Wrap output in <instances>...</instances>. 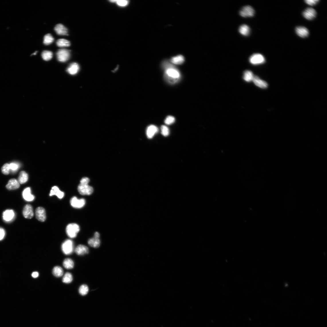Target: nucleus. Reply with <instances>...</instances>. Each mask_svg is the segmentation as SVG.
I'll return each mask as SVG.
<instances>
[{
  "instance_id": "obj_38",
  "label": "nucleus",
  "mask_w": 327,
  "mask_h": 327,
  "mask_svg": "<svg viewBox=\"0 0 327 327\" xmlns=\"http://www.w3.org/2000/svg\"><path fill=\"white\" fill-rule=\"evenodd\" d=\"M115 2L118 5L121 7H125L127 6L128 4V1L126 0H119V1H115Z\"/></svg>"
},
{
  "instance_id": "obj_8",
  "label": "nucleus",
  "mask_w": 327,
  "mask_h": 327,
  "mask_svg": "<svg viewBox=\"0 0 327 327\" xmlns=\"http://www.w3.org/2000/svg\"><path fill=\"white\" fill-rule=\"evenodd\" d=\"M70 202L71 205L73 207L81 208L85 205V201L83 198L79 199L76 197H74L71 199Z\"/></svg>"
},
{
  "instance_id": "obj_2",
  "label": "nucleus",
  "mask_w": 327,
  "mask_h": 327,
  "mask_svg": "<svg viewBox=\"0 0 327 327\" xmlns=\"http://www.w3.org/2000/svg\"><path fill=\"white\" fill-rule=\"evenodd\" d=\"M80 230V227L78 224L75 223L68 224L66 227V232L68 236L71 238L77 237Z\"/></svg>"
},
{
  "instance_id": "obj_16",
  "label": "nucleus",
  "mask_w": 327,
  "mask_h": 327,
  "mask_svg": "<svg viewBox=\"0 0 327 327\" xmlns=\"http://www.w3.org/2000/svg\"><path fill=\"white\" fill-rule=\"evenodd\" d=\"M75 251L76 253L79 255H83L89 252V249L87 246L82 244L78 245Z\"/></svg>"
},
{
  "instance_id": "obj_30",
  "label": "nucleus",
  "mask_w": 327,
  "mask_h": 327,
  "mask_svg": "<svg viewBox=\"0 0 327 327\" xmlns=\"http://www.w3.org/2000/svg\"><path fill=\"white\" fill-rule=\"evenodd\" d=\"M42 57L44 60L48 61L50 60L53 56L52 52L50 51L45 50L42 53Z\"/></svg>"
},
{
  "instance_id": "obj_39",
  "label": "nucleus",
  "mask_w": 327,
  "mask_h": 327,
  "mask_svg": "<svg viewBox=\"0 0 327 327\" xmlns=\"http://www.w3.org/2000/svg\"><path fill=\"white\" fill-rule=\"evenodd\" d=\"M319 1V0H306L305 1L307 4L312 6L317 4Z\"/></svg>"
},
{
  "instance_id": "obj_40",
  "label": "nucleus",
  "mask_w": 327,
  "mask_h": 327,
  "mask_svg": "<svg viewBox=\"0 0 327 327\" xmlns=\"http://www.w3.org/2000/svg\"><path fill=\"white\" fill-rule=\"evenodd\" d=\"M90 181L89 179L87 177L83 178L81 181L80 183L82 184L88 185Z\"/></svg>"
},
{
  "instance_id": "obj_22",
  "label": "nucleus",
  "mask_w": 327,
  "mask_h": 327,
  "mask_svg": "<svg viewBox=\"0 0 327 327\" xmlns=\"http://www.w3.org/2000/svg\"><path fill=\"white\" fill-rule=\"evenodd\" d=\"M99 238L94 236L93 238L89 240L88 244L92 247L95 248L99 247L100 244V241Z\"/></svg>"
},
{
  "instance_id": "obj_7",
  "label": "nucleus",
  "mask_w": 327,
  "mask_h": 327,
  "mask_svg": "<svg viewBox=\"0 0 327 327\" xmlns=\"http://www.w3.org/2000/svg\"><path fill=\"white\" fill-rule=\"evenodd\" d=\"M255 13L254 9L250 6H246L243 7L240 12V15L244 17H253Z\"/></svg>"
},
{
  "instance_id": "obj_13",
  "label": "nucleus",
  "mask_w": 327,
  "mask_h": 327,
  "mask_svg": "<svg viewBox=\"0 0 327 327\" xmlns=\"http://www.w3.org/2000/svg\"><path fill=\"white\" fill-rule=\"evenodd\" d=\"M56 34L59 35L68 36L67 29L61 24H57L54 28Z\"/></svg>"
},
{
  "instance_id": "obj_35",
  "label": "nucleus",
  "mask_w": 327,
  "mask_h": 327,
  "mask_svg": "<svg viewBox=\"0 0 327 327\" xmlns=\"http://www.w3.org/2000/svg\"><path fill=\"white\" fill-rule=\"evenodd\" d=\"M161 133L162 134L165 136H168L169 134V130L167 126H162L161 127Z\"/></svg>"
},
{
  "instance_id": "obj_5",
  "label": "nucleus",
  "mask_w": 327,
  "mask_h": 327,
  "mask_svg": "<svg viewBox=\"0 0 327 327\" xmlns=\"http://www.w3.org/2000/svg\"><path fill=\"white\" fill-rule=\"evenodd\" d=\"M78 190L80 194L82 195H91L93 192V187L88 185L80 184L78 186Z\"/></svg>"
},
{
  "instance_id": "obj_36",
  "label": "nucleus",
  "mask_w": 327,
  "mask_h": 327,
  "mask_svg": "<svg viewBox=\"0 0 327 327\" xmlns=\"http://www.w3.org/2000/svg\"><path fill=\"white\" fill-rule=\"evenodd\" d=\"M175 121V118L171 116H168L166 119L165 122L166 124L170 125L173 124Z\"/></svg>"
},
{
  "instance_id": "obj_3",
  "label": "nucleus",
  "mask_w": 327,
  "mask_h": 327,
  "mask_svg": "<svg viewBox=\"0 0 327 327\" xmlns=\"http://www.w3.org/2000/svg\"><path fill=\"white\" fill-rule=\"evenodd\" d=\"M71 51L65 49L59 50L56 53L58 60L62 62L67 61L71 57Z\"/></svg>"
},
{
  "instance_id": "obj_28",
  "label": "nucleus",
  "mask_w": 327,
  "mask_h": 327,
  "mask_svg": "<svg viewBox=\"0 0 327 327\" xmlns=\"http://www.w3.org/2000/svg\"><path fill=\"white\" fill-rule=\"evenodd\" d=\"M53 274L55 276L60 277L63 274V270L62 268L60 266H56L54 267L52 270Z\"/></svg>"
},
{
  "instance_id": "obj_25",
  "label": "nucleus",
  "mask_w": 327,
  "mask_h": 327,
  "mask_svg": "<svg viewBox=\"0 0 327 327\" xmlns=\"http://www.w3.org/2000/svg\"><path fill=\"white\" fill-rule=\"evenodd\" d=\"M254 76L251 71H246L244 73L243 79L246 82H250L253 81Z\"/></svg>"
},
{
  "instance_id": "obj_19",
  "label": "nucleus",
  "mask_w": 327,
  "mask_h": 327,
  "mask_svg": "<svg viewBox=\"0 0 327 327\" xmlns=\"http://www.w3.org/2000/svg\"><path fill=\"white\" fill-rule=\"evenodd\" d=\"M158 131V128L153 125L149 126L147 128L146 135L148 138H151Z\"/></svg>"
},
{
  "instance_id": "obj_17",
  "label": "nucleus",
  "mask_w": 327,
  "mask_h": 327,
  "mask_svg": "<svg viewBox=\"0 0 327 327\" xmlns=\"http://www.w3.org/2000/svg\"><path fill=\"white\" fill-rule=\"evenodd\" d=\"M19 186V183L18 181L15 179H12L9 181L6 187L8 189L11 190L17 189Z\"/></svg>"
},
{
  "instance_id": "obj_44",
  "label": "nucleus",
  "mask_w": 327,
  "mask_h": 327,
  "mask_svg": "<svg viewBox=\"0 0 327 327\" xmlns=\"http://www.w3.org/2000/svg\"><path fill=\"white\" fill-rule=\"evenodd\" d=\"M37 51H36L33 54H32V55H36L37 53Z\"/></svg>"
},
{
  "instance_id": "obj_21",
  "label": "nucleus",
  "mask_w": 327,
  "mask_h": 327,
  "mask_svg": "<svg viewBox=\"0 0 327 327\" xmlns=\"http://www.w3.org/2000/svg\"><path fill=\"white\" fill-rule=\"evenodd\" d=\"M252 81L257 87L260 88L265 89L267 87L268 84L267 83L260 79L258 77L254 76Z\"/></svg>"
},
{
  "instance_id": "obj_32",
  "label": "nucleus",
  "mask_w": 327,
  "mask_h": 327,
  "mask_svg": "<svg viewBox=\"0 0 327 327\" xmlns=\"http://www.w3.org/2000/svg\"><path fill=\"white\" fill-rule=\"evenodd\" d=\"M73 280V276L71 273L67 272L66 273L62 278V282L66 283H71Z\"/></svg>"
},
{
  "instance_id": "obj_24",
  "label": "nucleus",
  "mask_w": 327,
  "mask_h": 327,
  "mask_svg": "<svg viewBox=\"0 0 327 327\" xmlns=\"http://www.w3.org/2000/svg\"><path fill=\"white\" fill-rule=\"evenodd\" d=\"M239 31L241 34L244 36H247L250 34V29L248 26L244 24L240 27Z\"/></svg>"
},
{
  "instance_id": "obj_37",
  "label": "nucleus",
  "mask_w": 327,
  "mask_h": 327,
  "mask_svg": "<svg viewBox=\"0 0 327 327\" xmlns=\"http://www.w3.org/2000/svg\"><path fill=\"white\" fill-rule=\"evenodd\" d=\"M10 170L13 173L15 172L18 170L19 167V165L17 163H12L9 164Z\"/></svg>"
},
{
  "instance_id": "obj_10",
  "label": "nucleus",
  "mask_w": 327,
  "mask_h": 327,
  "mask_svg": "<svg viewBox=\"0 0 327 327\" xmlns=\"http://www.w3.org/2000/svg\"><path fill=\"white\" fill-rule=\"evenodd\" d=\"M304 17L309 20L314 19L316 17L317 13L316 10L311 8H309L306 9L303 13Z\"/></svg>"
},
{
  "instance_id": "obj_9",
  "label": "nucleus",
  "mask_w": 327,
  "mask_h": 327,
  "mask_svg": "<svg viewBox=\"0 0 327 327\" xmlns=\"http://www.w3.org/2000/svg\"><path fill=\"white\" fill-rule=\"evenodd\" d=\"M36 216L38 220L44 222L46 219V212L45 209L42 207H37L35 212Z\"/></svg>"
},
{
  "instance_id": "obj_14",
  "label": "nucleus",
  "mask_w": 327,
  "mask_h": 327,
  "mask_svg": "<svg viewBox=\"0 0 327 327\" xmlns=\"http://www.w3.org/2000/svg\"><path fill=\"white\" fill-rule=\"evenodd\" d=\"M22 195L24 199L26 201H31L34 200L35 196L32 194L30 187L25 189L23 191Z\"/></svg>"
},
{
  "instance_id": "obj_26",
  "label": "nucleus",
  "mask_w": 327,
  "mask_h": 327,
  "mask_svg": "<svg viewBox=\"0 0 327 327\" xmlns=\"http://www.w3.org/2000/svg\"><path fill=\"white\" fill-rule=\"evenodd\" d=\"M184 61V57L181 55L174 57L171 60V62L176 65H180L183 63Z\"/></svg>"
},
{
  "instance_id": "obj_43",
  "label": "nucleus",
  "mask_w": 327,
  "mask_h": 327,
  "mask_svg": "<svg viewBox=\"0 0 327 327\" xmlns=\"http://www.w3.org/2000/svg\"><path fill=\"white\" fill-rule=\"evenodd\" d=\"M94 236L98 238H99L100 234L98 232H95L94 234Z\"/></svg>"
},
{
  "instance_id": "obj_23",
  "label": "nucleus",
  "mask_w": 327,
  "mask_h": 327,
  "mask_svg": "<svg viewBox=\"0 0 327 327\" xmlns=\"http://www.w3.org/2000/svg\"><path fill=\"white\" fill-rule=\"evenodd\" d=\"M28 179V175L25 171H21L19 174L18 181L21 184H24L26 183Z\"/></svg>"
},
{
  "instance_id": "obj_12",
  "label": "nucleus",
  "mask_w": 327,
  "mask_h": 327,
  "mask_svg": "<svg viewBox=\"0 0 327 327\" xmlns=\"http://www.w3.org/2000/svg\"><path fill=\"white\" fill-rule=\"evenodd\" d=\"M23 214L26 218L31 219L33 217V209L31 205L28 204L25 206L23 211Z\"/></svg>"
},
{
  "instance_id": "obj_18",
  "label": "nucleus",
  "mask_w": 327,
  "mask_h": 327,
  "mask_svg": "<svg viewBox=\"0 0 327 327\" xmlns=\"http://www.w3.org/2000/svg\"><path fill=\"white\" fill-rule=\"evenodd\" d=\"M296 31L297 35L302 38H305L308 37L309 34L308 30L304 27H297L296 28Z\"/></svg>"
},
{
  "instance_id": "obj_20",
  "label": "nucleus",
  "mask_w": 327,
  "mask_h": 327,
  "mask_svg": "<svg viewBox=\"0 0 327 327\" xmlns=\"http://www.w3.org/2000/svg\"><path fill=\"white\" fill-rule=\"evenodd\" d=\"M55 195L60 199H62L64 196V193L61 191L58 187L56 186L52 187L51 190L50 195L52 196Z\"/></svg>"
},
{
  "instance_id": "obj_15",
  "label": "nucleus",
  "mask_w": 327,
  "mask_h": 327,
  "mask_svg": "<svg viewBox=\"0 0 327 327\" xmlns=\"http://www.w3.org/2000/svg\"><path fill=\"white\" fill-rule=\"evenodd\" d=\"M79 64L76 62H73L69 65L67 69V72L71 75H75L78 73L79 70Z\"/></svg>"
},
{
  "instance_id": "obj_41",
  "label": "nucleus",
  "mask_w": 327,
  "mask_h": 327,
  "mask_svg": "<svg viewBox=\"0 0 327 327\" xmlns=\"http://www.w3.org/2000/svg\"><path fill=\"white\" fill-rule=\"evenodd\" d=\"M5 234V230L3 228H0V240H2L3 239Z\"/></svg>"
},
{
  "instance_id": "obj_42",
  "label": "nucleus",
  "mask_w": 327,
  "mask_h": 327,
  "mask_svg": "<svg viewBox=\"0 0 327 327\" xmlns=\"http://www.w3.org/2000/svg\"><path fill=\"white\" fill-rule=\"evenodd\" d=\"M39 274L38 272H34L32 273V276L34 278H36L38 277Z\"/></svg>"
},
{
  "instance_id": "obj_31",
  "label": "nucleus",
  "mask_w": 327,
  "mask_h": 327,
  "mask_svg": "<svg viewBox=\"0 0 327 327\" xmlns=\"http://www.w3.org/2000/svg\"><path fill=\"white\" fill-rule=\"evenodd\" d=\"M54 40L51 34H47L44 36V44L46 45H49L52 43Z\"/></svg>"
},
{
  "instance_id": "obj_4",
  "label": "nucleus",
  "mask_w": 327,
  "mask_h": 327,
  "mask_svg": "<svg viewBox=\"0 0 327 327\" xmlns=\"http://www.w3.org/2000/svg\"><path fill=\"white\" fill-rule=\"evenodd\" d=\"M63 253L66 255L72 254L74 250V244L71 240L68 239L63 243L61 246Z\"/></svg>"
},
{
  "instance_id": "obj_29",
  "label": "nucleus",
  "mask_w": 327,
  "mask_h": 327,
  "mask_svg": "<svg viewBox=\"0 0 327 327\" xmlns=\"http://www.w3.org/2000/svg\"><path fill=\"white\" fill-rule=\"evenodd\" d=\"M63 265L64 267L67 269H71L74 267V263L70 259H66L64 260Z\"/></svg>"
},
{
  "instance_id": "obj_11",
  "label": "nucleus",
  "mask_w": 327,
  "mask_h": 327,
  "mask_svg": "<svg viewBox=\"0 0 327 327\" xmlns=\"http://www.w3.org/2000/svg\"><path fill=\"white\" fill-rule=\"evenodd\" d=\"M15 213L12 210H7L3 213V220L6 222L12 221L14 218Z\"/></svg>"
},
{
  "instance_id": "obj_34",
  "label": "nucleus",
  "mask_w": 327,
  "mask_h": 327,
  "mask_svg": "<svg viewBox=\"0 0 327 327\" xmlns=\"http://www.w3.org/2000/svg\"><path fill=\"white\" fill-rule=\"evenodd\" d=\"M10 170L9 164L8 163L4 164L2 168V172L5 175L9 174Z\"/></svg>"
},
{
  "instance_id": "obj_27",
  "label": "nucleus",
  "mask_w": 327,
  "mask_h": 327,
  "mask_svg": "<svg viewBox=\"0 0 327 327\" xmlns=\"http://www.w3.org/2000/svg\"><path fill=\"white\" fill-rule=\"evenodd\" d=\"M57 46L60 47H69L71 46L69 41L63 39L58 40L56 42Z\"/></svg>"
},
{
  "instance_id": "obj_33",
  "label": "nucleus",
  "mask_w": 327,
  "mask_h": 327,
  "mask_svg": "<svg viewBox=\"0 0 327 327\" xmlns=\"http://www.w3.org/2000/svg\"><path fill=\"white\" fill-rule=\"evenodd\" d=\"M89 287L87 285H83L80 286L79 289V293L82 296H85L89 292Z\"/></svg>"
},
{
  "instance_id": "obj_1",
  "label": "nucleus",
  "mask_w": 327,
  "mask_h": 327,
  "mask_svg": "<svg viewBox=\"0 0 327 327\" xmlns=\"http://www.w3.org/2000/svg\"><path fill=\"white\" fill-rule=\"evenodd\" d=\"M165 75L169 81L171 82H174L177 81L180 77L179 71L172 67L168 68L165 71Z\"/></svg>"
},
{
  "instance_id": "obj_6",
  "label": "nucleus",
  "mask_w": 327,
  "mask_h": 327,
  "mask_svg": "<svg viewBox=\"0 0 327 327\" xmlns=\"http://www.w3.org/2000/svg\"><path fill=\"white\" fill-rule=\"evenodd\" d=\"M249 61L253 65H257L264 63L265 62V59L262 55L256 53L250 57Z\"/></svg>"
}]
</instances>
